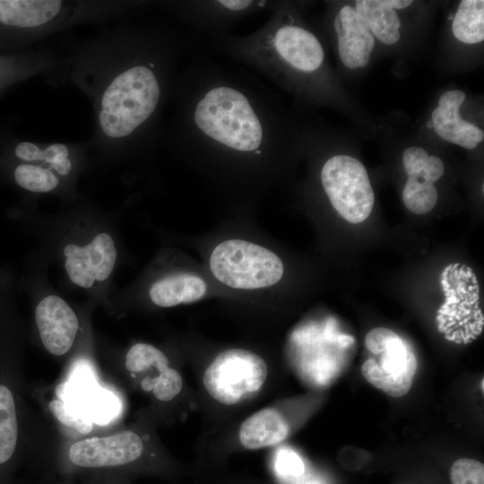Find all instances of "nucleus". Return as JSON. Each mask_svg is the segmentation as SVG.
<instances>
[{"label":"nucleus","mask_w":484,"mask_h":484,"mask_svg":"<svg viewBox=\"0 0 484 484\" xmlns=\"http://www.w3.org/2000/svg\"><path fill=\"white\" fill-rule=\"evenodd\" d=\"M177 134L190 157L264 168L289 139L273 92L244 66L197 61L178 83Z\"/></svg>","instance_id":"f257e3e1"},{"label":"nucleus","mask_w":484,"mask_h":484,"mask_svg":"<svg viewBox=\"0 0 484 484\" xmlns=\"http://www.w3.org/2000/svg\"><path fill=\"white\" fill-rule=\"evenodd\" d=\"M155 68L154 61L132 65L106 89L99 123L108 136H129L153 117L162 97V82Z\"/></svg>","instance_id":"f03ea898"},{"label":"nucleus","mask_w":484,"mask_h":484,"mask_svg":"<svg viewBox=\"0 0 484 484\" xmlns=\"http://www.w3.org/2000/svg\"><path fill=\"white\" fill-rule=\"evenodd\" d=\"M210 268L223 284L238 290H256L277 283L284 267L281 258L260 245L229 239L214 247Z\"/></svg>","instance_id":"7ed1b4c3"},{"label":"nucleus","mask_w":484,"mask_h":484,"mask_svg":"<svg viewBox=\"0 0 484 484\" xmlns=\"http://www.w3.org/2000/svg\"><path fill=\"white\" fill-rule=\"evenodd\" d=\"M371 353L361 367L365 379L392 397H402L411 388L417 358L410 343L391 329L376 327L365 337Z\"/></svg>","instance_id":"20e7f679"},{"label":"nucleus","mask_w":484,"mask_h":484,"mask_svg":"<svg viewBox=\"0 0 484 484\" xmlns=\"http://www.w3.org/2000/svg\"><path fill=\"white\" fill-rule=\"evenodd\" d=\"M267 374V365L261 356L245 349H230L214 359L206 368L203 382L214 400L234 405L258 392Z\"/></svg>","instance_id":"39448f33"},{"label":"nucleus","mask_w":484,"mask_h":484,"mask_svg":"<svg viewBox=\"0 0 484 484\" xmlns=\"http://www.w3.org/2000/svg\"><path fill=\"white\" fill-rule=\"evenodd\" d=\"M320 179L330 203L344 220L357 224L368 218L375 194L359 160L344 154L329 158L321 169Z\"/></svg>","instance_id":"423d86ee"},{"label":"nucleus","mask_w":484,"mask_h":484,"mask_svg":"<svg viewBox=\"0 0 484 484\" xmlns=\"http://www.w3.org/2000/svg\"><path fill=\"white\" fill-rule=\"evenodd\" d=\"M274 4L266 0H188L176 6L178 15L192 28L214 39L229 33L241 20L272 10Z\"/></svg>","instance_id":"0eeeda50"},{"label":"nucleus","mask_w":484,"mask_h":484,"mask_svg":"<svg viewBox=\"0 0 484 484\" xmlns=\"http://www.w3.org/2000/svg\"><path fill=\"white\" fill-rule=\"evenodd\" d=\"M65 268L71 281L84 289L106 281L113 272L117 252L112 237L96 235L85 246L68 244L64 248Z\"/></svg>","instance_id":"6e6552de"},{"label":"nucleus","mask_w":484,"mask_h":484,"mask_svg":"<svg viewBox=\"0 0 484 484\" xmlns=\"http://www.w3.org/2000/svg\"><path fill=\"white\" fill-rule=\"evenodd\" d=\"M142 438L133 431L102 437H90L73 443L69 458L81 467L117 466L136 460L143 452Z\"/></svg>","instance_id":"1a4fd4ad"},{"label":"nucleus","mask_w":484,"mask_h":484,"mask_svg":"<svg viewBox=\"0 0 484 484\" xmlns=\"http://www.w3.org/2000/svg\"><path fill=\"white\" fill-rule=\"evenodd\" d=\"M35 321L45 349L61 356L72 348L79 320L72 307L59 296L45 297L37 306Z\"/></svg>","instance_id":"9d476101"},{"label":"nucleus","mask_w":484,"mask_h":484,"mask_svg":"<svg viewBox=\"0 0 484 484\" xmlns=\"http://www.w3.org/2000/svg\"><path fill=\"white\" fill-rule=\"evenodd\" d=\"M333 28L342 64L350 69L367 66L376 39L352 5L346 4L339 10L334 18Z\"/></svg>","instance_id":"9b49d317"},{"label":"nucleus","mask_w":484,"mask_h":484,"mask_svg":"<svg viewBox=\"0 0 484 484\" xmlns=\"http://www.w3.org/2000/svg\"><path fill=\"white\" fill-rule=\"evenodd\" d=\"M465 97V93L460 90L443 93L438 106L432 111L431 125L445 141L471 150L483 141L484 132L476 125L461 118L459 110Z\"/></svg>","instance_id":"f8f14e48"},{"label":"nucleus","mask_w":484,"mask_h":484,"mask_svg":"<svg viewBox=\"0 0 484 484\" xmlns=\"http://www.w3.org/2000/svg\"><path fill=\"white\" fill-rule=\"evenodd\" d=\"M290 428L281 414L272 408L260 410L248 417L239 429V440L247 449H258L282 442Z\"/></svg>","instance_id":"ddd939ff"},{"label":"nucleus","mask_w":484,"mask_h":484,"mask_svg":"<svg viewBox=\"0 0 484 484\" xmlns=\"http://www.w3.org/2000/svg\"><path fill=\"white\" fill-rule=\"evenodd\" d=\"M207 290L205 281L199 276L181 272L154 282L149 291L151 301L162 307L190 303L202 298Z\"/></svg>","instance_id":"4468645a"},{"label":"nucleus","mask_w":484,"mask_h":484,"mask_svg":"<svg viewBox=\"0 0 484 484\" xmlns=\"http://www.w3.org/2000/svg\"><path fill=\"white\" fill-rule=\"evenodd\" d=\"M61 2L55 0H0V22L20 28H32L48 22L57 15Z\"/></svg>","instance_id":"2eb2a0df"},{"label":"nucleus","mask_w":484,"mask_h":484,"mask_svg":"<svg viewBox=\"0 0 484 484\" xmlns=\"http://www.w3.org/2000/svg\"><path fill=\"white\" fill-rule=\"evenodd\" d=\"M354 8L375 38L385 45L398 42L401 22L396 11L385 0L356 1Z\"/></svg>","instance_id":"dca6fc26"},{"label":"nucleus","mask_w":484,"mask_h":484,"mask_svg":"<svg viewBox=\"0 0 484 484\" xmlns=\"http://www.w3.org/2000/svg\"><path fill=\"white\" fill-rule=\"evenodd\" d=\"M18 415L12 389L0 382V466L12 460L18 444Z\"/></svg>","instance_id":"f3484780"},{"label":"nucleus","mask_w":484,"mask_h":484,"mask_svg":"<svg viewBox=\"0 0 484 484\" xmlns=\"http://www.w3.org/2000/svg\"><path fill=\"white\" fill-rule=\"evenodd\" d=\"M454 36L465 44H476L484 39V1L460 2L452 22Z\"/></svg>","instance_id":"a211bd4d"},{"label":"nucleus","mask_w":484,"mask_h":484,"mask_svg":"<svg viewBox=\"0 0 484 484\" xmlns=\"http://www.w3.org/2000/svg\"><path fill=\"white\" fill-rule=\"evenodd\" d=\"M402 198L406 208L416 214H426L437 203V190L434 183L427 181L421 172L408 176Z\"/></svg>","instance_id":"6ab92c4d"},{"label":"nucleus","mask_w":484,"mask_h":484,"mask_svg":"<svg viewBox=\"0 0 484 484\" xmlns=\"http://www.w3.org/2000/svg\"><path fill=\"white\" fill-rule=\"evenodd\" d=\"M167 356L156 347L147 343H136L125 357V367L129 372L141 373L156 369L159 374L169 367Z\"/></svg>","instance_id":"aec40b11"},{"label":"nucleus","mask_w":484,"mask_h":484,"mask_svg":"<svg viewBox=\"0 0 484 484\" xmlns=\"http://www.w3.org/2000/svg\"><path fill=\"white\" fill-rule=\"evenodd\" d=\"M14 179L22 188L36 192L47 193L59 183L58 178L50 169L31 164H21L14 170Z\"/></svg>","instance_id":"412c9836"},{"label":"nucleus","mask_w":484,"mask_h":484,"mask_svg":"<svg viewBox=\"0 0 484 484\" xmlns=\"http://www.w3.org/2000/svg\"><path fill=\"white\" fill-rule=\"evenodd\" d=\"M141 386L146 392L151 391L158 400L167 402L180 393L183 379L176 369L169 367L157 376L144 377L141 382Z\"/></svg>","instance_id":"4be33fe9"},{"label":"nucleus","mask_w":484,"mask_h":484,"mask_svg":"<svg viewBox=\"0 0 484 484\" xmlns=\"http://www.w3.org/2000/svg\"><path fill=\"white\" fill-rule=\"evenodd\" d=\"M52 414L64 425L68 426L81 434H88L92 429V421L66 402L53 400L48 404Z\"/></svg>","instance_id":"5701e85b"},{"label":"nucleus","mask_w":484,"mask_h":484,"mask_svg":"<svg viewBox=\"0 0 484 484\" xmlns=\"http://www.w3.org/2000/svg\"><path fill=\"white\" fill-rule=\"evenodd\" d=\"M452 484H484V465L471 458L456 460L451 467Z\"/></svg>","instance_id":"b1692460"},{"label":"nucleus","mask_w":484,"mask_h":484,"mask_svg":"<svg viewBox=\"0 0 484 484\" xmlns=\"http://www.w3.org/2000/svg\"><path fill=\"white\" fill-rule=\"evenodd\" d=\"M274 467L280 478L295 480L301 478L305 465L301 457L293 450L282 447L279 449L274 460Z\"/></svg>","instance_id":"393cba45"},{"label":"nucleus","mask_w":484,"mask_h":484,"mask_svg":"<svg viewBox=\"0 0 484 484\" xmlns=\"http://www.w3.org/2000/svg\"><path fill=\"white\" fill-rule=\"evenodd\" d=\"M68 154L67 147L61 143L52 144L45 150H40L36 146L32 155V161L44 160L48 162L51 169H54L62 176H66L72 169Z\"/></svg>","instance_id":"a878e982"},{"label":"nucleus","mask_w":484,"mask_h":484,"mask_svg":"<svg viewBox=\"0 0 484 484\" xmlns=\"http://www.w3.org/2000/svg\"><path fill=\"white\" fill-rule=\"evenodd\" d=\"M428 153L421 147H409L402 154V163L408 176L419 173L425 167Z\"/></svg>","instance_id":"bb28decb"},{"label":"nucleus","mask_w":484,"mask_h":484,"mask_svg":"<svg viewBox=\"0 0 484 484\" xmlns=\"http://www.w3.org/2000/svg\"><path fill=\"white\" fill-rule=\"evenodd\" d=\"M445 172V166L442 160L436 156H428L423 170L422 176L427 181L434 183L441 178Z\"/></svg>","instance_id":"cd10ccee"},{"label":"nucleus","mask_w":484,"mask_h":484,"mask_svg":"<svg viewBox=\"0 0 484 484\" xmlns=\"http://www.w3.org/2000/svg\"><path fill=\"white\" fill-rule=\"evenodd\" d=\"M385 4L393 10L407 8L412 4L411 0H385Z\"/></svg>","instance_id":"c85d7f7f"},{"label":"nucleus","mask_w":484,"mask_h":484,"mask_svg":"<svg viewBox=\"0 0 484 484\" xmlns=\"http://www.w3.org/2000/svg\"><path fill=\"white\" fill-rule=\"evenodd\" d=\"M304 484H323V483L319 480L312 479V480H307Z\"/></svg>","instance_id":"c756f323"}]
</instances>
